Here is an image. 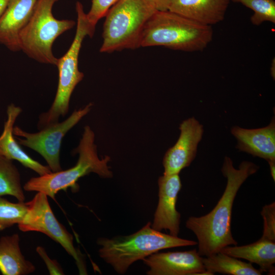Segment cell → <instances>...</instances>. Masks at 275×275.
<instances>
[{
    "label": "cell",
    "mask_w": 275,
    "mask_h": 275,
    "mask_svg": "<svg viewBox=\"0 0 275 275\" xmlns=\"http://www.w3.org/2000/svg\"><path fill=\"white\" fill-rule=\"evenodd\" d=\"M259 169L252 162L243 161L237 169L230 157H225L221 171L227 182L221 198L210 212L201 216H190L185 224L197 238L198 252L201 256L207 257L227 246L237 244L231 230L233 203L242 184Z\"/></svg>",
    "instance_id": "1"
},
{
    "label": "cell",
    "mask_w": 275,
    "mask_h": 275,
    "mask_svg": "<svg viewBox=\"0 0 275 275\" xmlns=\"http://www.w3.org/2000/svg\"><path fill=\"white\" fill-rule=\"evenodd\" d=\"M97 243L100 246V257L121 274L126 273L135 262L160 250L198 244L197 241L156 230L152 228L151 222L132 234L112 238L101 237Z\"/></svg>",
    "instance_id": "2"
},
{
    "label": "cell",
    "mask_w": 275,
    "mask_h": 275,
    "mask_svg": "<svg viewBox=\"0 0 275 275\" xmlns=\"http://www.w3.org/2000/svg\"><path fill=\"white\" fill-rule=\"evenodd\" d=\"M213 35L211 25L169 10L156 11L145 26L140 47L161 46L183 51H200L212 41Z\"/></svg>",
    "instance_id": "3"
},
{
    "label": "cell",
    "mask_w": 275,
    "mask_h": 275,
    "mask_svg": "<svg viewBox=\"0 0 275 275\" xmlns=\"http://www.w3.org/2000/svg\"><path fill=\"white\" fill-rule=\"evenodd\" d=\"M156 11L151 0H119L104 16L100 51L110 53L140 47L145 26Z\"/></svg>",
    "instance_id": "4"
},
{
    "label": "cell",
    "mask_w": 275,
    "mask_h": 275,
    "mask_svg": "<svg viewBox=\"0 0 275 275\" xmlns=\"http://www.w3.org/2000/svg\"><path fill=\"white\" fill-rule=\"evenodd\" d=\"M94 140V132L90 126H86L79 144L74 150L79 155L76 164L66 170L51 172L32 178L24 185V190L41 192L54 199L60 190L69 187L76 188L78 179L91 173L104 178L112 177L113 173L108 166L110 157H99Z\"/></svg>",
    "instance_id": "5"
},
{
    "label": "cell",
    "mask_w": 275,
    "mask_h": 275,
    "mask_svg": "<svg viewBox=\"0 0 275 275\" xmlns=\"http://www.w3.org/2000/svg\"><path fill=\"white\" fill-rule=\"evenodd\" d=\"M76 29L73 41L67 52L58 58L59 80L57 93L50 108L39 118L38 128L41 129L59 122L61 116L68 113L72 92L84 74L78 69V57L82 43L88 36L92 37L95 28L89 22L81 3L76 4Z\"/></svg>",
    "instance_id": "6"
},
{
    "label": "cell",
    "mask_w": 275,
    "mask_h": 275,
    "mask_svg": "<svg viewBox=\"0 0 275 275\" xmlns=\"http://www.w3.org/2000/svg\"><path fill=\"white\" fill-rule=\"evenodd\" d=\"M58 0H38L34 11L19 34L20 50L28 57L43 64L56 65L58 58L52 52L56 39L75 25L72 20H59L52 14Z\"/></svg>",
    "instance_id": "7"
},
{
    "label": "cell",
    "mask_w": 275,
    "mask_h": 275,
    "mask_svg": "<svg viewBox=\"0 0 275 275\" xmlns=\"http://www.w3.org/2000/svg\"><path fill=\"white\" fill-rule=\"evenodd\" d=\"M26 213L18 224L23 232L35 231L45 234L62 245L74 259L80 274H87L84 257L74 245L73 238L55 216L50 206L47 196L37 192L32 200L25 203Z\"/></svg>",
    "instance_id": "8"
},
{
    "label": "cell",
    "mask_w": 275,
    "mask_h": 275,
    "mask_svg": "<svg viewBox=\"0 0 275 275\" xmlns=\"http://www.w3.org/2000/svg\"><path fill=\"white\" fill-rule=\"evenodd\" d=\"M90 103L84 108L75 110L65 120L47 126L38 132L29 133L20 127L13 129L14 135L18 143L30 148L40 154L45 160L51 172L62 170L60 161V149L62 140L67 132L74 126L91 109Z\"/></svg>",
    "instance_id": "9"
},
{
    "label": "cell",
    "mask_w": 275,
    "mask_h": 275,
    "mask_svg": "<svg viewBox=\"0 0 275 275\" xmlns=\"http://www.w3.org/2000/svg\"><path fill=\"white\" fill-rule=\"evenodd\" d=\"M179 129L180 134L177 142L163 157V175L179 174L190 164L204 132L203 125L194 117L183 121Z\"/></svg>",
    "instance_id": "10"
},
{
    "label": "cell",
    "mask_w": 275,
    "mask_h": 275,
    "mask_svg": "<svg viewBox=\"0 0 275 275\" xmlns=\"http://www.w3.org/2000/svg\"><path fill=\"white\" fill-rule=\"evenodd\" d=\"M196 249L153 253L144 258L149 275H212L206 270Z\"/></svg>",
    "instance_id": "11"
},
{
    "label": "cell",
    "mask_w": 275,
    "mask_h": 275,
    "mask_svg": "<svg viewBox=\"0 0 275 275\" xmlns=\"http://www.w3.org/2000/svg\"><path fill=\"white\" fill-rule=\"evenodd\" d=\"M158 202L151 227L178 236L180 231V213L176 210L178 195L181 188L179 174L163 175L158 180Z\"/></svg>",
    "instance_id": "12"
},
{
    "label": "cell",
    "mask_w": 275,
    "mask_h": 275,
    "mask_svg": "<svg viewBox=\"0 0 275 275\" xmlns=\"http://www.w3.org/2000/svg\"><path fill=\"white\" fill-rule=\"evenodd\" d=\"M38 0H9L0 17V44L20 51L19 34L30 19Z\"/></svg>",
    "instance_id": "13"
},
{
    "label": "cell",
    "mask_w": 275,
    "mask_h": 275,
    "mask_svg": "<svg viewBox=\"0 0 275 275\" xmlns=\"http://www.w3.org/2000/svg\"><path fill=\"white\" fill-rule=\"evenodd\" d=\"M231 133L237 141L236 148L267 162L275 160V121L272 119L267 126L245 129L234 126Z\"/></svg>",
    "instance_id": "14"
},
{
    "label": "cell",
    "mask_w": 275,
    "mask_h": 275,
    "mask_svg": "<svg viewBox=\"0 0 275 275\" xmlns=\"http://www.w3.org/2000/svg\"><path fill=\"white\" fill-rule=\"evenodd\" d=\"M230 0H173L168 10L198 23L212 25L222 21Z\"/></svg>",
    "instance_id": "15"
},
{
    "label": "cell",
    "mask_w": 275,
    "mask_h": 275,
    "mask_svg": "<svg viewBox=\"0 0 275 275\" xmlns=\"http://www.w3.org/2000/svg\"><path fill=\"white\" fill-rule=\"evenodd\" d=\"M22 112V109L14 104L8 105L7 119L4 123V130L0 135V154L11 159L16 160L25 168L31 169L37 174L43 175L51 172L45 166L33 159L20 147L13 136L15 121Z\"/></svg>",
    "instance_id": "16"
},
{
    "label": "cell",
    "mask_w": 275,
    "mask_h": 275,
    "mask_svg": "<svg viewBox=\"0 0 275 275\" xmlns=\"http://www.w3.org/2000/svg\"><path fill=\"white\" fill-rule=\"evenodd\" d=\"M221 252L254 263L263 272L274 274L275 241L260 238L252 243L241 246H227Z\"/></svg>",
    "instance_id": "17"
},
{
    "label": "cell",
    "mask_w": 275,
    "mask_h": 275,
    "mask_svg": "<svg viewBox=\"0 0 275 275\" xmlns=\"http://www.w3.org/2000/svg\"><path fill=\"white\" fill-rule=\"evenodd\" d=\"M19 235L14 234L0 238V271L3 275H26L35 267L22 255Z\"/></svg>",
    "instance_id": "18"
},
{
    "label": "cell",
    "mask_w": 275,
    "mask_h": 275,
    "mask_svg": "<svg viewBox=\"0 0 275 275\" xmlns=\"http://www.w3.org/2000/svg\"><path fill=\"white\" fill-rule=\"evenodd\" d=\"M206 270L211 274L219 273L230 275H261L264 272L256 269L252 263L240 261L237 258L219 252L203 257Z\"/></svg>",
    "instance_id": "19"
},
{
    "label": "cell",
    "mask_w": 275,
    "mask_h": 275,
    "mask_svg": "<svg viewBox=\"0 0 275 275\" xmlns=\"http://www.w3.org/2000/svg\"><path fill=\"white\" fill-rule=\"evenodd\" d=\"M6 195L14 197L19 202L25 200L17 168L12 160L0 154V197Z\"/></svg>",
    "instance_id": "20"
},
{
    "label": "cell",
    "mask_w": 275,
    "mask_h": 275,
    "mask_svg": "<svg viewBox=\"0 0 275 275\" xmlns=\"http://www.w3.org/2000/svg\"><path fill=\"white\" fill-rule=\"evenodd\" d=\"M239 3L254 11L251 17V23L260 25L269 21L275 23V1L274 0H230Z\"/></svg>",
    "instance_id": "21"
},
{
    "label": "cell",
    "mask_w": 275,
    "mask_h": 275,
    "mask_svg": "<svg viewBox=\"0 0 275 275\" xmlns=\"http://www.w3.org/2000/svg\"><path fill=\"white\" fill-rule=\"evenodd\" d=\"M26 211L27 206L24 202L12 203L0 197V231L19 224Z\"/></svg>",
    "instance_id": "22"
},
{
    "label": "cell",
    "mask_w": 275,
    "mask_h": 275,
    "mask_svg": "<svg viewBox=\"0 0 275 275\" xmlns=\"http://www.w3.org/2000/svg\"><path fill=\"white\" fill-rule=\"evenodd\" d=\"M263 219L262 238L275 241V203L264 206L261 211Z\"/></svg>",
    "instance_id": "23"
},
{
    "label": "cell",
    "mask_w": 275,
    "mask_h": 275,
    "mask_svg": "<svg viewBox=\"0 0 275 275\" xmlns=\"http://www.w3.org/2000/svg\"><path fill=\"white\" fill-rule=\"evenodd\" d=\"M119 0H92L91 9L86 13L90 24L96 28L98 21L104 17L108 10Z\"/></svg>",
    "instance_id": "24"
},
{
    "label": "cell",
    "mask_w": 275,
    "mask_h": 275,
    "mask_svg": "<svg viewBox=\"0 0 275 275\" xmlns=\"http://www.w3.org/2000/svg\"><path fill=\"white\" fill-rule=\"evenodd\" d=\"M36 251L44 261L50 274H64L63 269L59 263L55 260L50 259L44 248L39 246Z\"/></svg>",
    "instance_id": "25"
},
{
    "label": "cell",
    "mask_w": 275,
    "mask_h": 275,
    "mask_svg": "<svg viewBox=\"0 0 275 275\" xmlns=\"http://www.w3.org/2000/svg\"><path fill=\"white\" fill-rule=\"evenodd\" d=\"M157 11H164L169 9L173 0H151Z\"/></svg>",
    "instance_id": "26"
},
{
    "label": "cell",
    "mask_w": 275,
    "mask_h": 275,
    "mask_svg": "<svg viewBox=\"0 0 275 275\" xmlns=\"http://www.w3.org/2000/svg\"><path fill=\"white\" fill-rule=\"evenodd\" d=\"M9 0H0V17L4 13Z\"/></svg>",
    "instance_id": "27"
},
{
    "label": "cell",
    "mask_w": 275,
    "mask_h": 275,
    "mask_svg": "<svg viewBox=\"0 0 275 275\" xmlns=\"http://www.w3.org/2000/svg\"><path fill=\"white\" fill-rule=\"evenodd\" d=\"M271 176L273 180L275 181V160H271L268 161Z\"/></svg>",
    "instance_id": "28"
},
{
    "label": "cell",
    "mask_w": 275,
    "mask_h": 275,
    "mask_svg": "<svg viewBox=\"0 0 275 275\" xmlns=\"http://www.w3.org/2000/svg\"><path fill=\"white\" fill-rule=\"evenodd\" d=\"M270 74L272 78L274 80L275 78V60L274 58L272 59L271 67H270Z\"/></svg>",
    "instance_id": "29"
}]
</instances>
